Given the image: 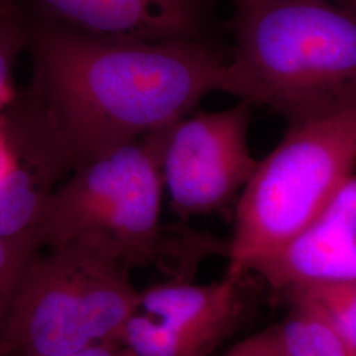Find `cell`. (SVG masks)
I'll use <instances>...</instances> for the list:
<instances>
[{"mask_svg": "<svg viewBox=\"0 0 356 356\" xmlns=\"http://www.w3.org/2000/svg\"><path fill=\"white\" fill-rule=\"evenodd\" d=\"M22 165L7 134L0 126V178L8 176Z\"/></svg>", "mask_w": 356, "mask_h": 356, "instance_id": "cell-16", "label": "cell"}, {"mask_svg": "<svg viewBox=\"0 0 356 356\" xmlns=\"http://www.w3.org/2000/svg\"><path fill=\"white\" fill-rule=\"evenodd\" d=\"M60 356H136L123 343H99L90 346L73 354Z\"/></svg>", "mask_w": 356, "mask_h": 356, "instance_id": "cell-17", "label": "cell"}, {"mask_svg": "<svg viewBox=\"0 0 356 356\" xmlns=\"http://www.w3.org/2000/svg\"><path fill=\"white\" fill-rule=\"evenodd\" d=\"M122 343L136 356H209L176 329L140 310L128 321Z\"/></svg>", "mask_w": 356, "mask_h": 356, "instance_id": "cell-12", "label": "cell"}, {"mask_svg": "<svg viewBox=\"0 0 356 356\" xmlns=\"http://www.w3.org/2000/svg\"><path fill=\"white\" fill-rule=\"evenodd\" d=\"M225 356H234L232 355V351H231V350H229V353H227V354H226V355Z\"/></svg>", "mask_w": 356, "mask_h": 356, "instance_id": "cell-19", "label": "cell"}, {"mask_svg": "<svg viewBox=\"0 0 356 356\" xmlns=\"http://www.w3.org/2000/svg\"><path fill=\"white\" fill-rule=\"evenodd\" d=\"M164 184L147 138L90 161L48 195L38 232L48 248L89 245L124 268L176 261L181 229L161 225Z\"/></svg>", "mask_w": 356, "mask_h": 356, "instance_id": "cell-4", "label": "cell"}, {"mask_svg": "<svg viewBox=\"0 0 356 356\" xmlns=\"http://www.w3.org/2000/svg\"><path fill=\"white\" fill-rule=\"evenodd\" d=\"M356 173V103L288 126L235 211L229 272L244 275L310 229Z\"/></svg>", "mask_w": 356, "mask_h": 356, "instance_id": "cell-3", "label": "cell"}, {"mask_svg": "<svg viewBox=\"0 0 356 356\" xmlns=\"http://www.w3.org/2000/svg\"><path fill=\"white\" fill-rule=\"evenodd\" d=\"M42 245L38 227L0 236V356H6L4 338L16 293Z\"/></svg>", "mask_w": 356, "mask_h": 356, "instance_id": "cell-11", "label": "cell"}, {"mask_svg": "<svg viewBox=\"0 0 356 356\" xmlns=\"http://www.w3.org/2000/svg\"><path fill=\"white\" fill-rule=\"evenodd\" d=\"M223 92L288 126L356 103V0H236Z\"/></svg>", "mask_w": 356, "mask_h": 356, "instance_id": "cell-2", "label": "cell"}, {"mask_svg": "<svg viewBox=\"0 0 356 356\" xmlns=\"http://www.w3.org/2000/svg\"><path fill=\"white\" fill-rule=\"evenodd\" d=\"M140 292L127 268L89 245L69 243L38 254L26 269L7 323L6 356H60L122 343Z\"/></svg>", "mask_w": 356, "mask_h": 356, "instance_id": "cell-5", "label": "cell"}, {"mask_svg": "<svg viewBox=\"0 0 356 356\" xmlns=\"http://www.w3.org/2000/svg\"><path fill=\"white\" fill-rule=\"evenodd\" d=\"M227 273L209 284L166 282L140 292V312L165 322L211 353L236 325L242 313L239 280Z\"/></svg>", "mask_w": 356, "mask_h": 356, "instance_id": "cell-8", "label": "cell"}, {"mask_svg": "<svg viewBox=\"0 0 356 356\" xmlns=\"http://www.w3.org/2000/svg\"><path fill=\"white\" fill-rule=\"evenodd\" d=\"M252 104L189 114L148 134L164 191L179 216L209 214L242 193L259 160L250 149Z\"/></svg>", "mask_w": 356, "mask_h": 356, "instance_id": "cell-6", "label": "cell"}, {"mask_svg": "<svg viewBox=\"0 0 356 356\" xmlns=\"http://www.w3.org/2000/svg\"><path fill=\"white\" fill-rule=\"evenodd\" d=\"M294 309L279 325L288 356H356V343L317 305L293 298Z\"/></svg>", "mask_w": 356, "mask_h": 356, "instance_id": "cell-9", "label": "cell"}, {"mask_svg": "<svg viewBox=\"0 0 356 356\" xmlns=\"http://www.w3.org/2000/svg\"><path fill=\"white\" fill-rule=\"evenodd\" d=\"M292 293L293 298L321 307L356 343V277L317 282Z\"/></svg>", "mask_w": 356, "mask_h": 356, "instance_id": "cell-13", "label": "cell"}, {"mask_svg": "<svg viewBox=\"0 0 356 356\" xmlns=\"http://www.w3.org/2000/svg\"><path fill=\"white\" fill-rule=\"evenodd\" d=\"M51 191L23 164L0 178V236L38 227Z\"/></svg>", "mask_w": 356, "mask_h": 356, "instance_id": "cell-10", "label": "cell"}, {"mask_svg": "<svg viewBox=\"0 0 356 356\" xmlns=\"http://www.w3.org/2000/svg\"><path fill=\"white\" fill-rule=\"evenodd\" d=\"M24 0H0V13L17 11Z\"/></svg>", "mask_w": 356, "mask_h": 356, "instance_id": "cell-18", "label": "cell"}, {"mask_svg": "<svg viewBox=\"0 0 356 356\" xmlns=\"http://www.w3.org/2000/svg\"><path fill=\"white\" fill-rule=\"evenodd\" d=\"M234 356H288L279 326L254 334L232 348Z\"/></svg>", "mask_w": 356, "mask_h": 356, "instance_id": "cell-15", "label": "cell"}, {"mask_svg": "<svg viewBox=\"0 0 356 356\" xmlns=\"http://www.w3.org/2000/svg\"><path fill=\"white\" fill-rule=\"evenodd\" d=\"M35 13L78 32L126 41L204 40L213 0H26Z\"/></svg>", "mask_w": 356, "mask_h": 356, "instance_id": "cell-7", "label": "cell"}, {"mask_svg": "<svg viewBox=\"0 0 356 356\" xmlns=\"http://www.w3.org/2000/svg\"><path fill=\"white\" fill-rule=\"evenodd\" d=\"M28 23L29 6L26 0L17 11L0 13V115L15 97L13 67L26 49Z\"/></svg>", "mask_w": 356, "mask_h": 356, "instance_id": "cell-14", "label": "cell"}, {"mask_svg": "<svg viewBox=\"0 0 356 356\" xmlns=\"http://www.w3.org/2000/svg\"><path fill=\"white\" fill-rule=\"evenodd\" d=\"M26 51L29 81L0 126L20 163L51 191L76 168L191 114L225 89L227 60L206 40L97 38L29 7Z\"/></svg>", "mask_w": 356, "mask_h": 356, "instance_id": "cell-1", "label": "cell"}]
</instances>
